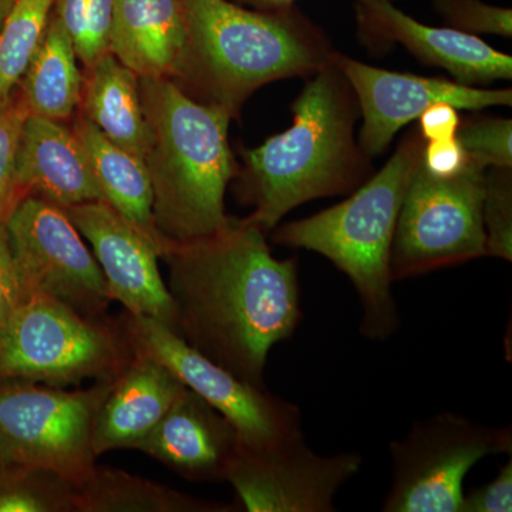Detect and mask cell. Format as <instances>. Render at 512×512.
Returning <instances> with one entry per match:
<instances>
[{"mask_svg": "<svg viewBox=\"0 0 512 512\" xmlns=\"http://www.w3.org/2000/svg\"><path fill=\"white\" fill-rule=\"evenodd\" d=\"M362 464L357 453L316 454L303 433L259 444L239 439L225 481L248 512H333Z\"/></svg>", "mask_w": 512, "mask_h": 512, "instance_id": "cell-12", "label": "cell"}, {"mask_svg": "<svg viewBox=\"0 0 512 512\" xmlns=\"http://www.w3.org/2000/svg\"><path fill=\"white\" fill-rule=\"evenodd\" d=\"M76 49L53 9L45 36L20 80L29 116L66 121L79 109L83 74Z\"/></svg>", "mask_w": 512, "mask_h": 512, "instance_id": "cell-22", "label": "cell"}, {"mask_svg": "<svg viewBox=\"0 0 512 512\" xmlns=\"http://www.w3.org/2000/svg\"><path fill=\"white\" fill-rule=\"evenodd\" d=\"M357 36L370 52L402 45L419 62L446 70L454 82L487 87L511 80L512 57L480 36L453 28H433L406 15L392 0L356 2Z\"/></svg>", "mask_w": 512, "mask_h": 512, "instance_id": "cell-15", "label": "cell"}, {"mask_svg": "<svg viewBox=\"0 0 512 512\" xmlns=\"http://www.w3.org/2000/svg\"><path fill=\"white\" fill-rule=\"evenodd\" d=\"M111 382L66 390L0 380V463L47 468L79 487L97 466L94 420Z\"/></svg>", "mask_w": 512, "mask_h": 512, "instance_id": "cell-7", "label": "cell"}, {"mask_svg": "<svg viewBox=\"0 0 512 512\" xmlns=\"http://www.w3.org/2000/svg\"><path fill=\"white\" fill-rule=\"evenodd\" d=\"M25 298L10 252L6 222H0V335Z\"/></svg>", "mask_w": 512, "mask_h": 512, "instance_id": "cell-32", "label": "cell"}, {"mask_svg": "<svg viewBox=\"0 0 512 512\" xmlns=\"http://www.w3.org/2000/svg\"><path fill=\"white\" fill-rule=\"evenodd\" d=\"M234 505L202 500L119 468L94 467L77 487L76 512H232Z\"/></svg>", "mask_w": 512, "mask_h": 512, "instance_id": "cell-23", "label": "cell"}, {"mask_svg": "<svg viewBox=\"0 0 512 512\" xmlns=\"http://www.w3.org/2000/svg\"><path fill=\"white\" fill-rule=\"evenodd\" d=\"M80 116L117 146L146 157L150 130L140 96V77L107 53L83 74Z\"/></svg>", "mask_w": 512, "mask_h": 512, "instance_id": "cell-21", "label": "cell"}, {"mask_svg": "<svg viewBox=\"0 0 512 512\" xmlns=\"http://www.w3.org/2000/svg\"><path fill=\"white\" fill-rule=\"evenodd\" d=\"M150 130L144 161L157 229L168 242L207 237L231 221L225 192L239 165L228 140L232 117L168 79H141Z\"/></svg>", "mask_w": 512, "mask_h": 512, "instance_id": "cell-4", "label": "cell"}, {"mask_svg": "<svg viewBox=\"0 0 512 512\" xmlns=\"http://www.w3.org/2000/svg\"><path fill=\"white\" fill-rule=\"evenodd\" d=\"M421 165L427 173L437 178H453L468 167L466 151L457 137L446 140L426 141Z\"/></svg>", "mask_w": 512, "mask_h": 512, "instance_id": "cell-33", "label": "cell"}, {"mask_svg": "<svg viewBox=\"0 0 512 512\" xmlns=\"http://www.w3.org/2000/svg\"><path fill=\"white\" fill-rule=\"evenodd\" d=\"M511 450L510 426H487L451 412L416 421L404 439L390 443L392 485L382 511L461 512L468 471Z\"/></svg>", "mask_w": 512, "mask_h": 512, "instance_id": "cell-8", "label": "cell"}, {"mask_svg": "<svg viewBox=\"0 0 512 512\" xmlns=\"http://www.w3.org/2000/svg\"><path fill=\"white\" fill-rule=\"evenodd\" d=\"M64 211L92 245L111 302L121 303L130 315L156 319L178 333L177 313L158 268L161 255L156 245L107 202H87Z\"/></svg>", "mask_w": 512, "mask_h": 512, "instance_id": "cell-14", "label": "cell"}, {"mask_svg": "<svg viewBox=\"0 0 512 512\" xmlns=\"http://www.w3.org/2000/svg\"><path fill=\"white\" fill-rule=\"evenodd\" d=\"M73 130L86 148L103 201L146 235L163 256L171 242L154 221L153 187L144 158L114 144L82 116L74 121Z\"/></svg>", "mask_w": 512, "mask_h": 512, "instance_id": "cell-20", "label": "cell"}, {"mask_svg": "<svg viewBox=\"0 0 512 512\" xmlns=\"http://www.w3.org/2000/svg\"><path fill=\"white\" fill-rule=\"evenodd\" d=\"M185 13L187 47L177 84L232 119L256 90L309 79L336 53L325 30L295 5L256 10L232 0H185Z\"/></svg>", "mask_w": 512, "mask_h": 512, "instance_id": "cell-3", "label": "cell"}, {"mask_svg": "<svg viewBox=\"0 0 512 512\" xmlns=\"http://www.w3.org/2000/svg\"><path fill=\"white\" fill-rule=\"evenodd\" d=\"M119 318L136 355L163 363L185 387L211 404L235 427L245 443H268L303 433L296 404L232 375L188 345L156 319L123 312Z\"/></svg>", "mask_w": 512, "mask_h": 512, "instance_id": "cell-10", "label": "cell"}, {"mask_svg": "<svg viewBox=\"0 0 512 512\" xmlns=\"http://www.w3.org/2000/svg\"><path fill=\"white\" fill-rule=\"evenodd\" d=\"M437 13L448 28L470 35L512 36V10L484 0H433Z\"/></svg>", "mask_w": 512, "mask_h": 512, "instance_id": "cell-29", "label": "cell"}, {"mask_svg": "<svg viewBox=\"0 0 512 512\" xmlns=\"http://www.w3.org/2000/svg\"><path fill=\"white\" fill-rule=\"evenodd\" d=\"M29 116L19 92L0 106V222L23 200L16 174V154L23 123Z\"/></svg>", "mask_w": 512, "mask_h": 512, "instance_id": "cell-28", "label": "cell"}, {"mask_svg": "<svg viewBox=\"0 0 512 512\" xmlns=\"http://www.w3.org/2000/svg\"><path fill=\"white\" fill-rule=\"evenodd\" d=\"M56 0H15L0 28V106L18 89L45 36Z\"/></svg>", "mask_w": 512, "mask_h": 512, "instance_id": "cell-24", "label": "cell"}, {"mask_svg": "<svg viewBox=\"0 0 512 512\" xmlns=\"http://www.w3.org/2000/svg\"><path fill=\"white\" fill-rule=\"evenodd\" d=\"M185 0H116L110 53L141 79L183 77Z\"/></svg>", "mask_w": 512, "mask_h": 512, "instance_id": "cell-19", "label": "cell"}, {"mask_svg": "<svg viewBox=\"0 0 512 512\" xmlns=\"http://www.w3.org/2000/svg\"><path fill=\"white\" fill-rule=\"evenodd\" d=\"M485 171L468 164L453 178H437L419 165L394 231L393 282L467 264L485 256Z\"/></svg>", "mask_w": 512, "mask_h": 512, "instance_id": "cell-9", "label": "cell"}, {"mask_svg": "<svg viewBox=\"0 0 512 512\" xmlns=\"http://www.w3.org/2000/svg\"><path fill=\"white\" fill-rule=\"evenodd\" d=\"M306 80L288 130L242 151L239 197L254 207L247 220L266 235L299 205L349 195L373 174L356 138L359 103L345 74L332 60Z\"/></svg>", "mask_w": 512, "mask_h": 512, "instance_id": "cell-2", "label": "cell"}, {"mask_svg": "<svg viewBox=\"0 0 512 512\" xmlns=\"http://www.w3.org/2000/svg\"><path fill=\"white\" fill-rule=\"evenodd\" d=\"M6 228L25 296L39 293L84 315H109L103 272L63 208L28 195L9 215Z\"/></svg>", "mask_w": 512, "mask_h": 512, "instance_id": "cell-11", "label": "cell"}, {"mask_svg": "<svg viewBox=\"0 0 512 512\" xmlns=\"http://www.w3.org/2000/svg\"><path fill=\"white\" fill-rule=\"evenodd\" d=\"M424 144L419 128H412L382 170L370 175L345 201L272 231L276 245L316 252L348 276L362 306L360 333L370 340L392 338L400 326L390 252L404 195L421 163Z\"/></svg>", "mask_w": 512, "mask_h": 512, "instance_id": "cell-5", "label": "cell"}, {"mask_svg": "<svg viewBox=\"0 0 512 512\" xmlns=\"http://www.w3.org/2000/svg\"><path fill=\"white\" fill-rule=\"evenodd\" d=\"M15 0H0V28H2L3 22H5L6 16L12 9Z\"/></svg>", "mask_w": 512, "mask_h": 512, "instance_id": "cell-36", "label": "cell"}, {"mask_svg": "<svg viewBox=\"0 0 512 512\" xmlns=\"http://www.w3.org/2000/svg\"><path fill=\"white\" fill-rule=\"evenodd\" d=\"M238 443L235 427L215 407L185 387L136 450L184 480L221 483Z\"/></svg>", "mask_w": 512, "mask_h": 512, "instance_id": "cell-16", "label": "cell"}, {"mask_svg": "<svg viewBox=\"0 0 512 512\" xmlns=\"http://www.w3.org/2000/svg\"><path fill=\"white\" fill-rule=\"evenodd\" d=\"M77 485L47 468L0 463V512H76Z\"/></svg>", "mask_w": 512, "mask_h": 512, "instance_id": "cell-25", "label": "cell"}, {"mask_svg": "<svg viewBox=\"0 0 512 512\" xmlns=\"http://www.w3.org/2000/svg\"><path fill=\"white\" fill-rule=\"evenodd\" d=\"M461 117L457 107L437 103L423 111L419 117V131L426 141L446 140L456 137Z\"/></svg>", "mask_w": 512, "mask_h": 512, "instance_id": "cell-34", "label": "cell"}, {"mask_svg": "<svg viewBox=\"0 0 512 512\" xmlns=\"http://www.w3.org/2000/svg\"><path fill=\"white\" fill-rule=\"evenodd\" d=\"M114 5L116 0H89L82 42L76 49L84 69L96 63L101 56L110 53Z\"/></svg>", "mask_w": 512, "mask_h": 512, "instance_id": "cell-30", "label": "cell"}, {"mask_svg": "<svg viewBox=\"0 0 512 512\" xmlns=\"http://www.w3.org/2000/svg\"><path fill=\"white\" fill-rule=\"evenodd\" d=\"M134 356L119 318L84 315L32 293L0 335V380L56 387L111 382Z\"/></svg>", "mask_w": 512, "mask_h": 512, "instance_id": "cell-6", "label": "cell"}, {"mask_svg": "<svg viewBox=\"0 0 512 512\" xmlns=\"http://www.w3.org/2000/svg\"><path fill=\"white\" fill-rule=\"evenodd\" d=\"M268 235L231 217L207 237L173 244L161 256L178 335L232 375L265 387L276 343L302 320L298 259H278Z\"/></svg>", "mask_w": 512, "mask_h": 512, "instance_id": "cell-1", "label": "cell"}, {"mask_svg": "<svg viewBox=\"0 0 512 512\" xmlns=\"http://www.w3.org/2000/svg\"><path fill=\"white\" fill-rule=\"evenodd\" d=\"M512 511V458L498 471L490 483L464 494L461 512H511Z\"/></svg>", "mask_w": 512, "mask_h": 512, "instance_id": "cell-31", "label": "cell"}, {"mask_svg": "<svg viewBox=\"0 0 512 512\" xmlns=\"http://www.w3.org/2000/svg\"><path fill=\"white\" fill-rule=\"evenodd\" d=\"M333 62L345 74L359 103V146L369 158L379 157L407 124L419 120L423 111L437 103L458 110L478 111L512 104L511 89L470 87L412 73L392 72L359 62L336 50Z\"/></svg>", "mask_w": 512, "mask_h": 512, "instance_id": "cell-13", "label": "cell"}, {"mask_svg": "<svg viewBox=\"0 0 512 512\" xmlns=\"http://www.w3.org/2000/svg\"><path fill=\"white\" fill-rule=\"evenodd\" d=\"M481 217L485 256L512 261V168L485 171Z\"/></svg>", "mask_w": 512, "mask_h": 512, "instance_id": "cell-26", "label": "cell"}, {"mask_svg": "<svg viewBox=\"0 0 512 512\" xmlns=\"http://www.w3.org/2000/svg\"><path fill=\"white\" fill-rule=\"evenodd\" d=\"M16 174L23 198L35 195L63 210L103 201L86 148L62 121L26 117Z\"/></svg>", "mask_w": 512, "mask_h": 512, "instance_id": "cell-17", "label": "cell"}, {"mask_svg": "<svg viewBox=\"0 0 512 512\" xmlns=\"http://www.w3.org/2000/svg\"><path fill=\"white\" fill-rule=\"evenodd\" d=\"M232 2L256 10H278L295 5L296 0H232ZM356 2H370V0H356Z\"/></svg>", "mask_w": 512, "mask_h": 512, "instance_id": "cell-35", "label": "cell"}, {"mask_svg": "<svg viewBox=\"0 0 512 512\" xmlns=\"http://www.w3.org/2000/svg\"><path fill=\"white\" fill-rule=\"evenodd\" d=\"M466 151L468 164L488 168H512V120L505 117L461 120L456 134Z\"/></svg>", "mask_w": 512, "mask_h": 512, "instance_id": "cell-27", "label": "cell"}, {"mask_svg": "<svg viewBox=\"0 0 512 512\" xmlns=\"http://www.w3.org/2000/svg\"><path fill=\"white\" fill-rule=\"evenodd\" d=\"M184 389L183 382L163 363L153 357L134 356L111 382L94 420L97 458L109 451L136 450Z\"/></svg>", "mask_w": 512, "mask_h": 512, "instance_id": "cell-18", "label": "cell"}]
</instances>
